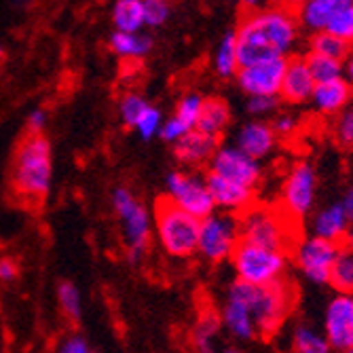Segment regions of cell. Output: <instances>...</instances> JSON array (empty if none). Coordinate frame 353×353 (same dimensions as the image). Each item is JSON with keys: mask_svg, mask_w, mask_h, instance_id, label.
<instances>
[{"mask_svg": "<svg viewBox=\"0 0 353 353\" xmlns=\"http://www.w3.org/2000/svg\"><path fill=\"white\" fill-rule=\"evenodd\" d=\"M241 66L254 61L292 57L301 43L303 28L296 11L283 5L250 9L235 28Z\"/></svg>", "mask_w": 353, "mask_h": 353, "instance_id": "1", "label": "cell"}, {"mask_svg": "<svg viewBox=\"0 0 353 353\" xmlns=\"http://www.w3.org/2000/svg\"><path fill=\"white\" fill-rule=\"evenodd\" d=\"M224 296L241 301L250 307L256 328H259V339L275 336L288 322L296 303V290L288 279H279L269 285H256L235 277Z\"/></svg>", "mask_w": 353, "mask_h": 353, "instance_id": "2", "label": "cell"}, {"mask_svg": "<svg viewBox=\"0 0 353 353\" xmlns=\"http://www.w3.org/2000/svg\"><path fill=\"white\" fill-rule=\"evenodd\" d=\"M53 182V146L43 134H30L19 140L11 165V186L26 203H43Z\"/></svg>", "mask_w": 353, "mask_h": 353, "instance_id": "3", "label": "cell"}, {"mask_svg": "<svg viewBox=\"0 0 353 353\" xmlns=\"http://www.w3.org/2000/svg\"><path fill=\"white\" fill-rule=\"evenodd\" d=\"M152 227L157 243L170 259L186 261L197 254L201 218L188 214L170 197L157 199L152 210Z\"/></svg>", "mask_w": 353, "mask_h": 353, "instance_id": "4", "label": "cell"}, {"mask_svg": "<svg viewBox=\"0 0 353 353\" xmlns=\"http://www.w3.org/2000/svg\"><path fill=\"white\" fill-rule=\"evenodd\" d=\"M110 203H112L114 214L121 220V235H123L127 263L136 267L144 261V256L150 248V239L154 235L152 214L134 192L125 186H117L112 190Z\"/></svg>", "mask_w": 353, "mask_h": 353, "instance_id": "5", "label": "cell"}, {"mask_svg": "<svg viewBox=\"0 0 353 353\" xmlns=\"http://www.w3.org/2000/svg\"><path fill=\"white\" fill-rule=\"evenodd\" d=\"M229 263L237 279L256 285H269L279 279H285L288 269H290V252L239 241Z\"/></svg>", "mask_w": 353, "mask_h": 353, "instance_id": "6", "label": "cell"}, {"mask_svg": "<svg viewBox=\"0 0 353 353\" xmlns=\"http://www.w3.org/2000/svg\"><path fill=\"white\" fill-rule=\"evenodd\" d=\"M239 231L241 241L279 248L288 252L296 241V222L288 218L281 208L254 203L243 214H239Z\"/></svg>", "mask_w": 353, "mask_h": 353, "instance_id": "7", "label": "cell"}, {"mask_svg": "<svg viewBox=\"0 0 353 353\" xmlns=\"http://www.w3.org/2000/svg\"><path fill=\"white\" fill-rule=\"evenodd\" d=\"M239 241H241V231H239L237 214L214 210L210 216L201 218L197 256L208 265L229 263Z\"/></svg>", "mask_w": 353, "mask_h": 353, "instance_id": "8", "label": "cell"}, {"mask_svg": "<svg viewBox=\"0 0 353 353\" xmlns=\"http://www.w3.org/2000/svg\"><path fill=\"white\" fill-rule=\"evenodd\" d=\"M279 201L283 214L296 224L313 214L317 205V170L313 163L301 159L288 170L281 182Z\"/></svg>", "mask_w": 353, "mask_h": 353, "instance_id": "9", "label": "cell"}, {"mask_svg": "<svg viewBox=\"0 0 353 353\" xmlns=\"http://www.w3.org/2000/svg\"><path fill=\"white\" fill-rule=\"evenodd\" d=\"M343 243L317 237L313 233L305 237H296L290 248V259L296 271L313 285H326L330 281V273Z\"/></svg>", "mask_w": 353, "mask_h": 353, "instance_id": "10", "label": "cell"}, {"mask_svg": "<svg viewBox=\"0 0 353 353\" xmlns=\"http://www.w3.org/2000/svg\"><path fill=\"white\" fill-rule=\"evenodd\" d=\"M165 197L197 218H205L216 210L205 176L188 172L186 168L165 176Z\"/></svg>", "mask_w": 353, "mask_h": 353, "instance_id": "11", "label": "cell"}, {"mask_svg": "<svg viewBox=\"0 0 353 353\" xmlns=\"http://www.w3.org/2000/svg\"><path fill=\"white\" fill-rule=\"evenodd\" d=\"M208 172H214L218 176L235 180V182L256 188V190H259V186L263 184V178H265L263 161L250 157L233 142L222 144V146L218 144V148L214 150L210 163H208Z\"/></svg>", "mask_w": 353, "mask_h": 353, "instance_id": "12", "label": "cell"}, {"mask_svg": "<svg viewBox=\"0 0 353 353\" xmlns=\"http://www.w3.org/2000/svg\"><path fill=\"white\" fill-rule=\"evenodd\" d=\"M322 330L332 351L353 353V294L334 292L324 309Z\"/></svg>", "mask_w": 353, "mask_h": 353, "instance_id": "13", "label": "cell"}, {"mask_svg": "<svg viewBox=\"0 0 353 353\" xmlns=\"http://www.w3.org/2000/svg\"><path fill=\"white\" fill-rule=\"evenodd\" d=\"M288 57L245 63L235 74L237 87L243 95H279Z\"/></svg>", "mask_w": 353, "mask_h": 353, "instance_id": "14", "label": "cell"}, {"mask_svg": "<svg viewBox=\"0 0 353 353\" xmlns=\"http://www.w3.org/2000/svg\"><path fill=\"white\" fill-rule=\"evenodd\" d=\"M277 142H279V136L275 134L271 121L267 119H252V121L241 123L233 138L235 146H239L250 157L259 159V161H265V159L273 157Z\"/></svg>", "mask_w": 353, "mask_h": 353, "instance_id": "15", "label": "cell"}, {"mask_svg": "<svg viewBox=\"0 0 353 353\" xmlns=\"http://www.w3.org/2000/svg\"><path fill=\"white\" fill-rule=\"evenodd\" d=\"M205 180H208V188L212 192V199L216 203V210L239 216L256 203V192H259L256 188L243 186L235 180L218 176L214 172H208Z\"/></svg>", "mask_w": 353, "mask_h": 353, "instance_id": "16", "label": "cell"}, {"mask_svg": "<svg viewBox=\"0 0 353 353\" xmlns=\"http://www.w3.org/2000/svg\"><path fill=\"white\" fill-rule=\"evenodd\" d=\"M218 148V138L201 132V130H190L184 138H180L174 144V159L180 168L186 170H197L201 165H208L214 150Z\"/></svg>", "mask_w": 353, "mask_h": 353, "instance_id": "17", "label": "cell"}, {"mask_svg": "<svg viewBox=\"0 0 353 353\" xmlns=\"http://www.w3.org/2000/svg\"><path fill=\"white\" fill-rule=\"evenodd\" d=\"M315 89V79L307 63V57H288V66L283 72V83L279 98L285 104H305L311 100Z\"/></svg>", "mask_w": 353, "mask_h": 353, "instance_id": "18", "label": "cell"}, {"mask_svg": "<svg viewBox=\"0 0 353 353\" xmlns=\"http://www.w3.org/2000/svg\"><path fill=\"white\" fill-rule=\"evenodd\" d=\"M351 100H353V85L345 77H339V79L315 83L309 102L315 112L324 117H336L351 104Z\"/></svg>", "mask_w": 353, "mask_h": 353, "instance_id": "19", "label": "cell"}, {"mask_svg": "<svg viewBox=\"0 0 353 353\" xmlns=\"http://www.w3.org/2000/svg\"><path fill=\"white\" fill-rule=\"evenodd\" d=\"M220 319H222V330L227 332L235 343L245 345V343H252L259 339L256 319L245 303L224 296V303L220 307Z\"/></svg>", "mask_w": 353, "mask_h": 353, "instance_id": "20", "label": "cell"}, {"mask_svg": "<svg viewBox=\"0 0 353 353\" xmlns=\"http://www.w3.org/2000/svg\"><path fill=\"white\" fill-rule=\"evenodd\" d=\"M309 229L317 237H324V239H330L336 243H345L347 233L351 229V220H349L343 203L334 201V203H328L324 208L313 210Z\"/></svg>", "mask_w": 353, "mask_h": 353, "instance_id": "21", "label": "cell"}, {"mask_svg": "<svg viewBox=\"0 0 353 353\" xmlns=\"http://www.w3.org/2000/svg\"><path fill=\"white\" fill-rule=\"evenodd\" d=\"M351 3L353 0H303L294 11L301 28L313 34V32L328 30L332 19Z\"/></svg>", "mask_w": 353, "mask_h": 353, "instance_id": "22", "label": "cell"}, {"mask_svg": "<svg viewBox=\"0 0 353 353\" xmlns=\"http://www.w3.org/2000/svg\"><path fill=\"white\" fill-rule=\"evenodd\" d=\"M241 68V59H239V49H237V34L235 30L224 32V37L218 41L212 57V70L218 79L222 81H231Z\"/></svg>", "mask_w": 353, "mask_h": 353, "instance_id": "23", "label": "cell"}, {"mask_svg": "<svg viewBox=\"0 0 353 353\" xmlns=\"http://www.w3.org/2000/svg\"><path fill=\"white\" fill-rule=\"evenodd\" d=\"M152 37H148L146 32H121L114 30L110 39H108V47L110 51L121 57V59H142L152 51Z\"/></svg>", "mask_w": 353, "mask_h": 353, "instance_id": "24", "label": "cell"}, {"mask_svg": "<svg viewBox=\"0 0 353 353\" xmlns=\"http://www.w3.org/2000/svg\"><path fill=\"white\" fill-rule=\"evenodd\" d=\"M231 119H233V114H231V106L227 104V100L205 98L201 117L197 121V130L220 140L224 136V132L231 127Z\"/></svg>", "mask_w": 353, "mask_h": 353, "instance_id": "25", "label": "cell"}, {"mask_svg": "<svg viewBox=\"0 0 353 353\" xmlns=\"http://www.w3.org/2000/svg\"><path fill=\"white\" fill-rule=\"evenodd\" d=\"M222 332V319H220V311L214 309H203L197 317L195 326L190 330V345L197 351H214L216 349V341Z\"/></svg>", "mask_w": 353, "mask_h": 353, "instance_id": "26", "label": "cell"}, {"mask_svg": "<svg viewBox=\"0 0 353 353\" xmlns=\"http://www.w3.org/2000/svg\"><path fill=\"white\" fill-rule=\"evenodd\" d=\"M290 347L299 353H328V351H332L324 330L313 326L311 322H299L292 328Z\"/></svg>", "mask_w": 353, "mask_h": 353, "instance_id": "27", "label": "cell"}, {"mask_svg": "<svg viewBox=\"0 0 353 353\" xmlns=\"http://www.w3.org/2000/svg\"><path fill=\"white\" fill-rule=\"evenodd\" d=\"M112 26L121 32L144 30V0H114Z\"/></svg>", "mask_w": 353, "mask_h": 353, "instance_id": "28", "label": "cell"}, {"mask_svg": "<svg viewBox=\"0 0 353 353\" xmlns=\"http://www.w3.org/2000/svg\"><path fill=\"white\" fill-rule=\"evenodd\" d=\"M328 285H332L334 292L353 294V245H349V243L341 245Z\"/></svg>", "mask_w": 353, "mask_h": 353, "instance_id": "29", "label": "cell"}, {"mask_svg": "<svg viewBox=\"0 0 353 353\" xmlns=\"http://www.w3.org/2000/svg\"><path fill=\"white\" fill-rule=\"evenodd\" d=\"M305 57H307V63H309V68H311V74H313L315 83L345 77V59L319 55V53H311V51H307Z\"/></svg>", "mask_w": 353, "mask_h": 353, "instance_id": "30", "label": "cell"}, {"mask_svg": "<svg viewBox=\"0 0 353 353\" xmlns=\"http://www.w3.org/2000/svg\"><path fill=\"white\" fill-rule=\"evenodd\" d=\"M57 303L61 313L66 315V319L70 322H81L83 317V301H81V290L77 288V283L63 279L57 283Z\"/></svg>", "mask_w": 353, "mask_h": 353, "instance_id": "31", "label": "cell"}, {"mask_svg": "<svg viewBox=\"0 0 353 353\" xmlns=\"http://www.w3.org/2000/svg\"><path fill=\"white\" fill-rule=\"evenodd\" d=\"M311 53H319V55H328V57H336V59H345L347 53L351 51V47L341 41L339 37H334L332 32L322 30V32H313L309 39V49Z\"/></svg>", "mask_w": 353, "mask_h": 353, "instance_id": "32", "label": "cell"}, {"mask_svg": "<svg viewBox=\"0 0 353 353\" xmlns=\"http://www.w3.org/2000/svg\"><path fill=\"white\" fill-rule=\"evenodd\" d=\"M148 100L144 98L142 93L138 91H127L121 95V100H119V117L123 121L125 127H130V130H134L140 114L148 108Z\"/></svg>", "mask_w": 353, "mask_h": 353, "instance_id": "33", "label": "cell"}, {"mask_svg": "<svg viewBox=\"0 0 353 353\" xmlns=\"http://www.w3.org/2000/svg\"><path fill=\"white\" fill-rule=\"evenodd\" d=\"M203 102H205V98H203L201 93H197V91H188V93H184L182 98L178 100L174 114L180 117L186 125L197 127V121H199L201 110H203Z\"/></svg>", "mask_w": 353, "mask_h": 353, "instance_id": "34", "label": "cell"}, {"mask_svg": "<svg viewBox=\"0 0 353 353\" xmlns=\"http://www.w3.org/2000/svg\"><path fill=\"white\" fill-rule=\"evenodd\" d=\"M161 125H163V112L159 110L157 106L148 104V108L140 114L134 130L138 132V136L144 142H148L152 138H159V130H161Z\"/></svg>", "mask_w": 353, "mask_h": 353, "instance_id": "35", "label": "cell"}, {"mask_svg": "<svg viewBox=\"0 0 353 353\" xmlns=\"http://www.w3.org/2000/svg\"><path fill=\"white\" fill-rule=\"evenodd\" d=\"M279 95H245V112L252 119H269L279 108Z\"/></svg>", "mask_w": 353, "mask_h": 353, "instance_id": "36", "label": "cell"}, {"mask_svg": "<svg viewBox=\"0 0 353 353\" xmlns=\"http://www.w3.org/2000/svg\"><path fill=\"white\" fill-rule=\"evenodd\" d=\"M172 17L170 0H144V26L161 28Z\"/></svg>", "mask_w": 353, "mask_h": 353, "instance_id": "37", "label": "cell"}, {"mask_svg": "<svg viewBox=\"0 0 353 353\" xmlns=\"http://www.w3.org/2000/svg\"><path fill=\"white\" fill-rule=\"evenodd\" d=\"M328 32H332L334 37L345 41L349 47H353V3L347 5L328 26Z\"/></svg>", "mask_w": 353, "mask_h": 353, "instance_id": "38", "label": "cell"}, {"mask_svg": "<svg viewBox=\"0 0 353 353\" xmlns=\"http://www.w3.org/2000/svg\"><path fill=\"white\" fill-rule=\"evenodd\" d=\"M190 130H195V127H190L186 125L180 117L172 114L168 119H163V125H161V130H159V138H161L165 144H176L180 138H184Z\"/></svg>", "mask_w": 353, "mask_h": 353, "instance_id": "39", "label": "cell"}, {"mask_svg": "<svg viewBox=\"0 0 353 353\" xmlns=\"http://www.w3.org/2000/svg\"><path fill=\"white\" fill-rule=\"evenodd\" d=\"M334 138L341 146L353 148V108L351 106H347L341 114H336Z\"/></svg>", "mask_w": 353, "mask_h": 353, "instance_id": "40", "label": "cell"}, {"mask_svg": "<svg viewBox=\"0 0 353 353\" xmlns=\"http://www.w3.org/2000/svg\"><path fill=\"white\" fill-rule=\"evenodd\" d=\"M271 125L279 138H290L299 130V119L292 112H275L271 119Z\"/></svg>", "mask_w": 353, "mask_h": 353, "instance_id": "41", "label": "cell"}, {"mask_svg": "<svg viewBox=\"0 0 353 353\" xmlns=\"http://www.w3.org/2000/svg\"><path fill=\"white\" fill-rule=\"evenodd\" d=\"M59 351L63 353H89L91 351V345L87 341V336L83 334H70L63 339V343L59 345Z\"/></svg>", "mask_w": 353, "mask_h": 353, "instance_id": "42", "label": "cell"}, {"mask_svg": "<svg viewBox=\"0 0 353 353\" xmlns=\"http://www.w3.org/2000/svg\"><path fill=\"white\" fill-rule=\"evenodd\" d=\"M47 110L43 108H34L30 114H28V121H26V132L30 134H43L45 132V127H47Z\"/></svg>", "mask_w": 353, "mask_h": 353, "instance_id": "43", "label": "cell"}, {"mask_svg": "<svg viewBox=\"0 0 353 353\" xmlns=\"http://www.w3.org/2000/svg\"><path fill=\"white\" fill-rule=\"evenodd\" d=\"M19 277V263L11 256H3L0 259V281L3 283H13Z\"/></svg>", "mask_w": 353, "mask_h": 353, "instance_id": "44", "label": "cell"}, {"mask_svg": "<svg viewBox=\"0 0 353 353\" xmlns=\"http://www.w3.org/2000/svg\"><path fill=\"white\" fill-rule=\"evenodd\" d=\"M341 203H343V208H345V212H347V216H349V220L353 224V184L343 192Z\"/></svg>", "mask_w": 353, "mask_h": 353, "instance_id": "45", "label": "cell"}, {"mask_svg": "<svg viewBox=\"0 0 353 353\" xmlns=\"http://www.w3.org/2000/svg\"><path fill=\"white\" fill-rule=\"evenodd\" d=\"M345 79L353 85V47L345 57Z\"/></svg>", "mask_w": 353, "mask_h": 353, "instance_id": "46", "label": "cell"}, {"mask_svg": "<svg viewBox=\"0 0 353 353\" xmlns=\"http://www.w3.org/2000/svg\"><path fill=\"white\" fill-rule=\"evenodd\" d=\"M231 3H237L245 9H259V5L263 3V0H231Z\"/></svg>", "mask_w": 353, "mask_h": 353, "instance_id": "47", "label": "cell"}, {"mask_svg": "<svg viewBox=\"0 0 353 353\" xmlns=\"http://www.w3.org/2000/svg\"><path fill=\"white\" fill-rule=\"evenodd\" d=\"M277 3L279 5H283V7H290V9H296L301 3H303V0H277Z\"/></svg>", "mask_w": 353, "mask_h": 353, "instance_id": "48", "label": "cell"}, {"mask_svg": "<svg viewBox=\"0 0 353 353\" xmlns=\"http://www.w3.org/2000/svg\"><path fill=\"white\" fill-rule=\"evenodd\" d=\"M345 243L353 245V224H351V229H349V233H347V239H345Z\"/></svg>", "mask_w": 353, "mask_h": 353, "instance_id": "49", "label": "cell"}, {"mask_svg": "<svg viewBox=\"0 0 353 353\" xmlns=\"http://www.w3.org/2000/svg\"><path fill=\"white\" fill-rule=\"evenodd\" d=\"M3 61H5V49L0 47V63H3Z\"/></svg>", "mask_w": 353, "mask_h": 353, "instance_id": "50", "label": "cell"}, {"mask_svg": "<svg viewBox=\"0 0 353 353\" xmlns=\"http://www.w3.org/2000/svg\"><path fill=\"white\" fill-rule=\"evenodd\" d=\"M21 3H28V0H13V5H21Z\"/></svg>", "mask_w": 353, "mask_h": 353, "instance_id": "51", "label": "cell"}]
</instances>
